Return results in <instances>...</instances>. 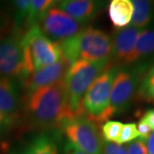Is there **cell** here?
Instances as JSON below:
<instances>
[{
  "mask_svg": "<svg viewBox=\"0 0 154 154\" xmlns=\"http://www.w3.org/2000/svg\"><path fill=\"white\" fill-rule=\"evenodd\" d=\"M142 29L127 26L117 30L112 38V59L117 65H128Z\"/></svg>",
  "mask_w": 154,
  "mask_h": 154,
  "instance_id": "obj_12",
  "label": "cell"
},
{
  "mask_svg": "<svg viewBox=\"0 0 154 154\" xmlns=\"http://www.w3.org/2000/svg\"><path fill=\"white\" fill-rule=\"evenodd\" d=\"M57 1L52 0H32L28 17L25 22L27 28H30L38 25L46 11L55 5Z\"/></svg>",
  "mask_w": 154,
  "mask_h": 154,
  "instance_id": "obj_18",
  "label": "cell"
},
{
  "mask_svg": "<svg viewBox=\"0 0 154 154\" xmlns=\"http://www.w3.org/2000/svg\"><path fill=\"white\" fill-rule=\"evenodd\" d=\"M64 148H65V153L64 154H87L82 152V151H80V150H78V149L75 148L73 146H71L68 142L65 144Z\"/></svg>",
  "mask_w": 154,
  "mask_h": 154,
  "instance_id": "obj_29",
  "label": "cell"
},
{
  "mask_svg": "<svg viewBox=\"0 0 154 154\" xmlns=\"http://www.w3.org/2000/svg\"><path fill=\"white\" fill-rule=\"evenodd\" d=\"M37 26L45 36L58 44L75 37L84 28L82 23L61 11L56 5L46 11Z\"/></svg>",
  "mask_w": 154,
  "mask_h": 154,
  "instance_id": "obj_9",
  "label": "cell"
},
{
  "mask_svg": "<svg viewBox=\"0 0 154 154\" xmlns=\"http://www.w3.org/2000/svg\"><path fill=\"white\" fill-rule=\"evenodd\" d=\"M22 43L28 75L40 68L55 63L62 58L59 44L45 36L37 25L28 28L24 33Z\"/></svg>",
  "mask_w": 154,
  "mask_h": 154,
  "instance_id": "obj_6",
  "label": "cell"
},
{
  "mask_svg": "<svg viewBox=\"0 0 154 154\" xmlns=\"http://www.w3.org/2000/svg\"><path fill=\"white\" fill-rule=\"evenodd\" d=\"M126 149L128 154H147L145 140L140 138L128 143Z\"/></svg>",
  "mask_w": 154,
  "mask_h": 154,
  "instance_id": "obj_23",
  "label": "cell"
},
{
  "mask_svg": "<svg viewBox=\"0 0 154 154\" xmlns=\"http://www.w3.org/2000/svg\"><path fill=\"white\" fill-rule=\"evenodd\" d=\"M12 126L10 122L7 120L5 116L1 114L0 112V136H2L3 134H5L10 128Z\"/></svg>",
  "mask_w": 154,
  "mask_h": 154,
  "instance_id": "obj_26",
  "label": "cell"
},
{
  "mask_svg": "<svg viewBox=\"0 0 154 154\" xmlns=\"http://www.w3.org/2000/svg\"><path fill=\"white\" fill-rule=\"evenodd\" d=\"M105 3L94 0H63L56 6L78 22L85 24L96 17Z\"/></svg>",
  "mask_w": 154,
  "mask_h": 154,
  "instance_id": "obj_13",
  "label": "cell"
},
{
  "mask_svg": "<svg viewBox=\"0 0 154 154\" xmlns=\"http://www.w3.org/2000/svg\"><path fill=\"white\" fill-rule=\"evenodd\" d=\"M17 80L0 76V112L13 125L20 116L22 99Z\"/></svg>",
  "mask_w": 154,
  "mask_h": 154,
  "instance_id": "obj_11",
  "label": "cell"
},
{
  "mask_svg": "<svg viewBox=\"0 0 154 154\" xmlns=\"http://www.w3.org/2000/svg\"><path fill=\"white\" fill-rule=\"evenodd\" d=\"M71 63L62 57L60 60L48 66L40 68L29 74L21 81L25 94H31L40 88H46L59 82L66 76Z\"/></svg>",
  "mask_w": 154,
  "mask_h": 154,
  "instance_id": "obj_10",
  "label": "cell"
},
{
  "mask_svg": "<svg viewBox=\"0 0 154 154\" xmlns=\"http://www.w3.org/2000/svg\"><path fill=\"white\" fill-rule=\"evenodd\" d=\"M110 67V61L77 60L69 68L64 78L68 107L70 116L82 114L85 94L99 75Z\"/></svg>",
  "mask_w": 154,
  "mask_h": 154,
  "instance_id": "obj_3",
  "label": "cell"
},
{
  "mask_svg": "<svg viewBox=\"0 0 154 154\" xmlns=\"http://www.w3.org/2000/svg\"><path fill=\"white\" fill-rule=\"evenodd\" d=\"M134 6L130 0H112L109 5V17L112 24L119 29L131 22Z\"/></svg>",
  "mask_w": 154,
  "mask_h": 154,
  "instance_id": "obj_15",
  "label": "cell"
},
{
  "mask_svg": "<svg viewBox=\"0 0 154 154\" xmlns=\"http://www.w3.org/2000/svg\"><path fill=\"white\" fill-rule=\"evenodd\" d=\"M67 142L87 154H102L103 139L96 122L85 115L66 117L59 127Z\"/></svg>",
  "mask_w": 154,
  "mask_h": 154,
  "instance_id": "obj_7",
  "label": "cell"
},
{
  "mask_svg": "<svg viewBox=\"0 0 154 154\" xmlns=\"http://www.w3.org/2000/svg\"><path fill=\"white\" fill-rule=\"evenodd\" d=\"M138 138H139V134L137 131V125L135 123H126L123 124L122 128L121 133L116 143L120 145L129 143Z\"/></svg>",
  "mask_w": 154,
  "mask_h": 154,
  "instance_id": "obj_22",
  "label": "cell"
},
{
  "mask_svg": "<svg viewBox=\"0 0 154 154\" xmlns=\"http://www.w3.org/2000/svg\"><path fill=\"white\" fill-rule=\"evenodd\" d=\"M62 57L70 63L77 60L110 61L112 57V38L103 30L86 28L75 37L59 43Z\"/></svg>",
  "mask_w": 154,
  "mask_h": 154,
  "instance_id": "obj_2",
  "label": "cell"
},
{
  "mask_svg": "<svg viewBox=\"0 0 154 154\" xmlns=\"http://www.w3.org/2000/svg\"><path fill=\"white\" fill-rule=\"evenodd\" d=\"M22 30L11 27L0 32V76L22 81L28 76Z\"/></svg>",
  "mask_w": 154,
  "mask_h": 154,
  "instance_id": "obj_5",
  "label": "cell"
},
{
  "mask_svg": "<svg viewBox=\"0 0 154 154\" xmlns=\"http://www.w3.org/2000/svg\"><path fill=\"white\" fill-rule=\"evenodd\" d=\"M146 70V65L143 64L133 68H119L111 88L110 105L102 116L101 122L109 121L113 116L121 114L129 108Z\"/></svg>",
  "mask_w": 154,
  "mask_h": 154,
  "instance_id": "obj_4",
  "label": "cell"
},
{
  "mask_svg": "<svg viewBox=\"0 0 154 154\" xmlns=\"http://www.w3.org/2000/svg\"><path fill=\"white\" fill-rule=\"evenodd\" d=\"M137 131L139 134V138H140L142 140H146L152 132V129L147 123V122L146 121L143 117L138 122Z\"/></svg>",
  "mask_w": 154,
  "mask_h": 154,
  "instance_id": "obj_25",
  "label": "cell"
},
{
  "mask_svg": "<svg viewBox=\"0 0 154 154\" xmlns=\"http://www.w3.org/2000/svg\"><path fill=\"white\" fill-rule=\"evenodd\" d=\"M154 53V29H143L139 35L128 65L137 63Z\"/></svg>",
  "mask_w": 154,
  "mask_h": 154,
  "instance_id": "obj_16",
  "label": "cell"
},
{
  "mask_svg": "<svg viewBox=\"0 0 154 154\" xmlns=\"http://www.w3.org/2000/svg\"><path fill=\"white\" fill-rule=\"evenodd\" d=\"M119 66L108 67L88 88L82 100V114L94 122H101L102 116L110 105L113 82Z\"/></svg>",
  "mask_w": 154,
  "mask_h": 154,
  "instance_id": "obj_8",
  "label": "cell"
},
{
  "mask_svg": "<svg viewBox=\"0 0 154 154\" xmlns=\"http://www.w3.org/2000/svg\"><path fill=\"white\" fill-rule=\"evenodd\" d=\"M123 123L121 122L109 120L102 126V137L105 141L116 143L121 133Z\"/></svg>",
  "mask_w": 154,
  "mask_h": 154,
  "instance_id": "obj_21",
  "label": "cell"
},
{
  "mask_svg": "<svg viewBox=\"0 0 154 154\" xmlns=\"http://www.w3.org/2000/svg\"><path fill=\"white\" fill-rule=\"evenodd\" d=\"M24 111L31 126L45 130L59 128L69 117L64 79L25 96Z\"/></svg>",
  "mask_w": 154,
  "mask_h": 154,
  "instance_id": "obj_1",
  "label": "cell"
},
{
  "mask_svg": "<svg viewBox=\"0 0 154 154\" xmlns=\"http://www.w3.org/2000/svg\"><path fill=\"white\" fill-rule=\"evenodd\" d=\"M0 27H1V19H0Z\"/></svg>",
  "mask_w": 154,
  "mask_h": 154,
  "instance_id": "obj_30",
  "label": "cell"
},
{
  "mask_svg": "<svg viewBox=\"0 0 154 154\" xmlns=\"http://www.w3.org/2000/svg\"><path fill=\"white\" fill-rule=\"evenodd\" d=\"M143 118L147 122L151 129L154 131V109L146 111L143 116Z\"/></svg>",
  "mask_w": 154,
  "mask_h": 154,
  "instance_id": "obj_28",
  "label": "cell"
},
{
  "mask_svg": "<svg viewBox=\"0 0 154 154\" xmlns=\"http://www.w3.org/2000/svg\"><path fill=\"white\" fill-rule=\"evenodd\" d=\"M31 5L30 0H17L13 2L14 6V23L13 26L17 29L22 30L28 17Z\"/></svg>",
  "mask_w": 154,
  "mask_h": 154,
  "instance_id": "obj_20",
  "label": "cell"
},
{
  "mask_svg": "<svg viewBox=\"0 0 154 154\" xmlns=\"http://www.w3.org/2000/svg\"><path fill=\"white\" fill-rule=\"evenodd\" d=\"M134 12L130 26L143 30L148 26L153 17V10L151 2L146 0H134L132 1Z\"/></svg>",
  "mask_w": 154,
  "mask_h": 154,
  "instance_id": "obj_17",
  "label": "cell"
},
{
  "mask_svg": "<svg viewBox=\"0 0 154 154\" xmlns=\"http://www.w3.org/2000/svg\"><path fill=\"white\" fill-rule=\"evenodd\" d=\"M146 147V153L154 154V131L150 134L148 137L145 140Z\"/></svg>",
  "mask_w": 154,
  "mask_h": 154,
  "instance_id": "obj_27",
  "label": "cell"
},
{
  "mask_svg": "<svg viewBox=\"0 0 154 154\" xmlns=\"http://www.w3.org/2000/svg\"><path fill=\"white\" fill-rule=\"evenodd\" d=\"M102 154H128L126 146L114 142H103Z\"/></svg>",
  "mask_w": 154,
  "mask_h": 154,
  "instance_id": "obj_24",
  "label": "cell"
},
{
  "mask_svg": "<svg viewBox=\"0 0 154 154\" xmlns=\"http://www.w3.org/2000/svg\"><path fill=\"white\" fill-rule=\"evenodd\" d=\"M13 154H58L57 137L53 132L40 133Z\"/></svg>",
  "mask_w": 154,
  "mask_h": 154,
  "instance_id": "obj_14",
  "label": "cell"
},
{
  "mask_svg": "<svg viewBox=\"0 0 154 154\" xmlns=\"http://www.w3.org/2000/svg\"><path fill=\"white\" fill-rule=\"evenodd\" d=\"M139 96L146 100H154V65L144 74L137 91Z\"/></svg>",
  "mask_w": 154,
  "mask_h": 154,
  "instance_id": "obj_19",
  "label": "cell"
}]
</instances>
